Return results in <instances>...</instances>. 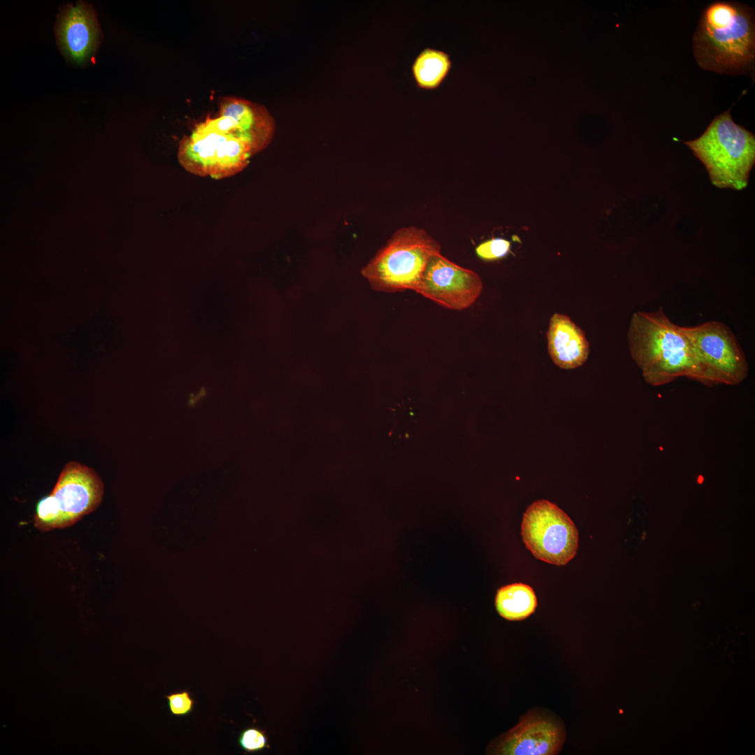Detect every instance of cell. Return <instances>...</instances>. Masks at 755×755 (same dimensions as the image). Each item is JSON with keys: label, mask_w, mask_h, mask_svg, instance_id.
Returning a JSON list of instances; mask_svg holds the SVG:
<instances>
[{"label": "cell", "mask_w": 755, "mask_h": 755, "mask_svg": "<svg viewBox=\"0 0 755 755\" xmlns=\"http://www.w3.org/2000/svg\"><path fill=\"white\" fill-rule=\"evenodd\" d=\"M55 33L64 56L76 64H84L94 54L99 43L100 29L96 13L89 3L67 4L57 16Z\"/></svg>", "instance_id": "cell-11"}, {"label": "cell", "mask_w": 755, "mask_h": 755, "mask_svg": "<svg viewBox=\"0 0 755 755\" xmlns=\"http://www.w3.org/2000/svg\"><path fill=\"white\" fill-rule=\"evenodd\" d=\"M627 337L632 359L647 384L663 385L682 377L701 383L700 368L683 326L661 308L633 313Z\"/></svg>", "instance_id": "cell-1"}, {"label": "cell", "mask_w": 755, "mask_h": 755, "mask_svg": "<svg viewBox=\"0 0 755 755\" xmlns=\"http://www.w3.org/2000/svg\"><path fill=\"white\" fill-rule=\"evenodd\" d=\"M171 714L177 717H185L190 714L195 705V700L192 698L188 690L166 695Z\"/></svg>", "instance_id": "cell-19"}, {"label": "cell", "mask_w": 755, "mask_h": 755, "mask_svg": "<svg viewBox=\"0 0 755 755\" xmlns=\"http://www.w3.org/2000/svg\"><path fill=\"white\" fill-rule=\"evenodd\" d=\"M60 514L52 496L42 497L36 503L34 517V526L41 531L59 528Z\"/></svg>", "instance_id": "cell-16"}, {"label": "cell", "mask_w": 755, "mask_h": 755, "mask_svg": "<svg viewBox=\"0 0 755 755\" xmlns=\"http://www.w3.org/2000/svg\"><path fill=\"white\" fill-rule=\"evenodd\" d=\"M698 65L717 73L746 74L754 70L755 26L752 8L717 1L703 12L693 37Z\"/></svg>", "instance_id": "cell-2"}, {"label": "cell", "mask_w": 755, "mask_h": 755, "mask_svg": "<svg viewBox=\"0 0 755 755\" xmlns=\"http://www.w3.org/2000/svg\"><path fill=\"white\" fill-rule=\"evenodd\" d=\"M510 251V242L501 238H491L475 248L478 257L484 261H494L505 257Z\"/></svg>", "instance_id": "cell-18"}, {"label": "cell", "mask_w": 755, "mask_h": 755, "mask_svg": "<svg viewBox=\"0 0 755 755\" xmlns=\"http://www.w3.org/2000/svg\"><path fill=\"white\" fill-rule=\"evenodd\" d=\"M441 253L439 243L424 229H398L361 270L375 291L416 292L430 258Z\"/></svg>", "instance_id": "cell-4"}, {"label": "cell", "mask_w": 755, "mask_h": 755, "mask_svg": "<svg viewBox=\"0 0 755 755\" xmlns=\"http://www.w3.org/2000/svg\"><path fill=\"white\" fill-rule=\"evenodd\" d=\"M699 364L701 384L738 385L748 376L746 357L734 333L724 323L710 321L683 326Z\"/></svg>", "instance_id": "cell-6"}, {"label": "cell", "mask_w": 755, "mask_h": 755, "mask_svg": "<svg viewBox=\"0 0 755 755\" xmlns=\"http://www.w3.org/2000/svg\"><path fill=\"white\" fill-rule=\"evenodd\" d=\"M452 62L441 50L425 48L415 57L411 74L417 88L432 91L439 88L450 74Z\"/></svg>", "instance_id": "cell-14"}, {"label": "cell", "mask_w": 755, "mask_h": 755, "mask_svg": "<svg viewBox=\"0 0 755 755\" xmlns=\"http://www.w3.org/2000/svg\"><path fill=\"white\" fill-rule=\"evenodd\" d=\"M253 156L242 140L220 131L210 118L198 124L180 141L177 157L187 172L220 180L243 171Z\"/></svg>", "instance_id": "cell-5"}, {"label": "cell", "mask_w": 755, "mask_h": 755, "mask_svg": "<svg viewBox=\"0 0 755 755\" xmlns=\"http://www.w3.org/2000/svg\"><path fill=\"white\" fill-rule=\"evenodd\" d=\"M521 535L536 559L552 565L567 564L577 552L578 531L574 522L556 504L545 499L526 508Z\"/></svg>", "instance_id": "cell-7"}, {"label": "cell", "mask_w": 755, "mask_h": 755, "mask_svg": "<svg viewBox=\"0 0 755 755\" xmlns=\"http://www.w3.org/2000/svg\"><path fill=\"white\" fill-rule=\"evenodd\" d=\"M238 743L245 753L262 752L270 747L265 731L254 726L243 729L238 735Z\"/></svg>", "instance_id": "cell-17"}, {"label": "cell", "mask_w": 755, "mask_h": 755, "mask_svg": "<svg viewBox=\"0 0 755 755\" xmlns=\"http://www.w3.org/2000/svg\"><path fill=\"white\" fill-rule=\"evenodd\" d=\"M96 472L76 461L67 463L50 493L60 514L59 528L69 527L95 510L103 496Z\"/></svg>", "instance_id": "cell-9"}, {"label": "cell", "mask_w": 755, "mask_h": 755, "mask_svg": "<svg viewBox=\"0 0 755 755\" xmlns=\"http://www.w3.org/2000/svg\"><path fill=\"white\" fill-rule=\"evenodd\" d=\"M210 120L220 131L246 143L253 155L268 147L275 130L274 117L264 106L234 96L222 97L218 116Z\"/></svg>", "instance_id": "cell-10"}, {"label": "cell", "mask_w": 755, "mask_h": 755, "mask_svg": "<svg viewBox=\"0 0 755 755\" xmlns=\"http://www.w3.org/2000/svg\"><path fill=\"white\" fill-rule=\"evenodd\" d=\"M549 354L563 369L580 367L587 359L589 343L584 332L564 315L554 313L547 333Z\"/></svg>", "instance_id": "cell-13"}, {"label": "cell", "mask_w": 755, "mask_h": 755, "mask_svg": "<svg viewBox=\"0 0 755 755\" xmlns=\"http://www.w3.org/2000/svg\"><path fill=\"white\" fill-rule=\"evenodd\" d=\"M563 732L555 722L531 714L502 735L490 747V752L503 755H553L563 742Z\"/></svg>", "instance_id": "cell-12"}, {"label": "cell", "mask_w": 755, "mask_h": 755, "mask_svg": "<svg viewBox=\"0 0 755 755\" xmlns=\"http://www.w3.org/2000/svg\"><path fill=\"white\" fill-rule=\"evenodd\" d=\"M705 165L712 185L742 190L755 162V137L735 124L731 109L717 115L698 138L684 143Z\"/></svg>", "instance_id": "cell-3"}, {"label": "cell", "mask_w": 755, "mask_h": 755, "mask_svg": "<svg viewBox=\"0 0 755 755\" xmlns=\"http://www.w3.org/2000/svg\"><path fill=\"white\" fill-rule=\"evenodd\" d=\"M482 287L477 273L439 253L429 260L416 292L447 309L462 310L475 303Z\"/></svg>", "instance_id": "cell-8"}, {"label": "cell", "mask_w": 755, "mask_h": 755, "mask_svg": "<svg viewBox=\"0 0 755 755\" xmlns=\"http://www.w3.org/2000/svg\"><path fill=\"white\" fill-rule=\"evenodd\" d=\"M495 605L498 613L510 621H519L528 617L537 607L533 589L523 583L508 584L498 589Z\"/></svg>", "instance_id": "cell-15"}]
</instances>
